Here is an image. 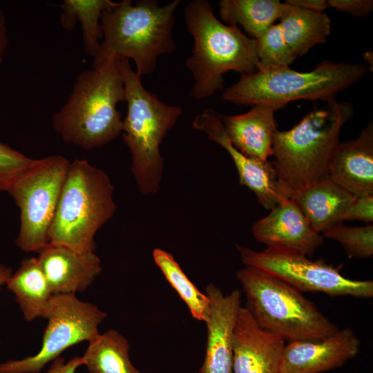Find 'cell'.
<instances>
[{
	"instance_id": "7c38bea8",
	"label": "cell",
	"mask_w": 373,
	"mask_h": 373,
	"mask_svg": "<svg viewBox=\"0 0 373 373\" xmlns=\"http://www.w3.org/2000/svg\"><path fill=\"white\" fill-rule=\"evenodd\" d=\"M218 112L208 108L198 114L192 123L194 128L204 132L207 138L219 144L230 155L237 169L240 184L256 195L258 203L271 210L289 198L282 187L272 162H262L239 151L229 140Z\"/></svg>"
},
{
	"instance_id": "44dd1931",
	"label": "cell",
	"mask_w": 373,
	"mask_h": 373,
	"mask_svg": "<svg viewBox=\"0 0 373 373\" xmlns=\"http://www.w3.org/2000/svg\"><path fill=\"white\" fill-rule=\"evenodd\" d=\"M27 321L42 317L53 295L37 257L23 258L6 284Z\"/></svg>"
},
{
	"instance_id": "5bb4252c",
	"label": "cell",
	"mask_w": 373,
	"mask_h": 373,
	"mask_svg": "<svg viewBox=\"0 0 373 373\" xmlns=\"http://www.w3.org/2000/svg\"><path fill=\"white\" fill-rule=\"evenodd\" d=\"M210 313L205 322L207 345L200 373H233V334L240 304L238 289L224 295L210 283L205 288Z\"/></svg>"
},
{
	"instance_id": "5b68a950",
	"label": "cell",
	"mask_w": 373,
	"mask_h": 373,
	"mask_svg": "<svg viewBox=\"0 0 373 373\" xmlns=\"http://www.w3.org/2000/svg\"><path fill=\"white\" fill-rule=\"evenodd\" d=\"M125 89L127 111L123 119L122 138L131 155V172L144 195L159 191L164 171L160 146L167 132L182 113L180 106L162 102L146 90L142 77L128 59L116 61Z\"/></svg>"
},
{
	"instance_id": "7402d4cb",
	"label": "cell",
	"mask_w": 373,
	"mask_h": 373,
	"mask_svg": "<svg viewBox=\"0 0 373 373\" xmlns=\"http://www.w3.org/2000/svg\"><path fill=\"white\" fill-rule=\"evenodd\" d=\"M280 26L284 38L296 57L323 44L330 35L331 21L325 12H316L285 2Z\"/></svg>"
},
{
	"instance_id": "f1b7e54d",
	"label": "cell",
	"mask_w": 373,
	"mask_h": 373,
	"mask_svg": "<svg viewBox=\"0 0 373 373\" xmlns=\"http://www.w3.org/2000/svg\"><path fill=\"white\" fill-rule=\"evenodd\" d=\"M37 159L29 157L0 142V191H8L15 181L30 169Z\"/></svg>"
},
{
	"instance_id": "4fadbf2b",
	"label": "cell",
	"mask_w": 373,
	"mask_h": 373,
	"mask_svg": "<svg viewBox=\"0 0 373 373\" xmlns=\"http://www.w3.org/2000/svg\"><path fill=\"white\" fill-rule=\"evenodd\" d=\"M360 344L348 327L323 339L289 342L283 349L278 373H321L338 368L358 354Z\"/></svg>"
},
{
	"instance_id": "8fae6325",
	"label": "cell",
	"mask_w": 373,
	"mask_h": 373,
	"mask_svg": "<svg viewBox=\"0 0 373 373\" xmlns=\"http://www.w3.org/2000/svg\"><path fill=\"white\" fill-rule=\"evenodd\" d=\"M107 313L75 294H53L43 318L48 320L40 350L22 359L0 364V373H39L66 349L89 342L99 334L98 327Z\"/></svg>"
},
{
	"instance_id": "1f68e13d",
	"label": "cell",
	"mask_w": 373,
	"mask_h": 373,
	"mask_svg": "<svg viewBox=\"0 0 373 373\" xmlns=\"http://www.w3.org/2000/svg\"><path fill=\"white\" fill-rule=\"evenodd\" d=\"M82 365V357L75 356L66 362L64 358L59 356L52 361L47 373H75Z\"/></svg>"
},
{
	"instance_id": "ffe728a7",
	"label": "cell",
	"mask_w": 373,
	"mask_h": 373,
	"mask_svg": "<svg viewBox=\"0 0 373 373\" xmlns=\"http://www.w3.org/2000/svg\"><path fill=\"white\" fill-rule=\"evenodd\" d=\"M289 198L296 204L312 227L323 234L343 222L345 212L356 197L327 177L294 192Z\"/></svg>"
},
{
	"instance_id": "cb8c5ba5",
	"label": "cell",
	"mask_w": 373,
	"mask_h": 373,
	"mask_svg": "<svg viewBox=\"0 0 373 373\" xmlns=\"http://www.w3.org/2000/svg\"><path fill=\"white\" fill-rule=\"evenodd\" d=\"M130 345L117 330L99 334L88 342L82 356L89 373H142L129 358Z\"/></svg>"
},
{
	"instance_id": "30bf717a",
	"label": "cell",
	"mask_w": 373,
	"mask_h": 373,
	"mask_svg": "<svg viewBox=\"0 0 373 373\" xmlns=\"http://www.w3.org/2000/svg\"><path fill=\"white\" fill-rule=\"evenodd\" d=\"M245 267L271 275L300 292H321L331 296H350L359 298L373 296L372 280H352L345 277L338 268L323 258L312 260L292 250L267 247L261 251L236 245Z\"/></svg>"
},
{
	"instance_id": "e0dca14e",
	"label": "cell",
	"mask_w": 373,
	"mask_h": 373,
	"mask_svg": "<svg viewBox=\"0 0 373 373\" xmlns=\"http://www.w3.org/2000/svg\"><path fill=\"white\" fill-rule=\"evenodd\" d=\"M37 257L52 294L84 291L102 272L95 251H78L48 242Z\"/></svg>"
},
{
	"instance_id": "7a4b0ae2",
	"label": "cell",
	"mask_w": 373,
	"mask_h": 373,
	"mask_svg": "<svg viewBox=\"0 0 373 373\" xmlns=\"http://www.w3.org/2000/svg\"><path fill=\"white\" fill-rule=\"evenodd\" d=\"M187 32L193 39L191 55L185 61L194 80L190 95L195 99L211 97L224 86V74L258 71L256 39L237 26L227 25L214 15L206 0H193L184 10Z\"/></svg>"
},
{
	"instance_id": "3957f363",
	"label": "cell",
	"mask_w": 373,
	"mask_h": 373,
	"mask_svg": "<svg viewBox=\"0 0 373 373\" xmlns=\"http://www.w3.org/2000/svg\"><path fill=\"white\" fill-rule=\"evenodd\" d=\"M125 102L122 74L116 62L79 73L64 105L52 117L61 140L86 150L107 144L122 133L117 104Z\"/></svg>"
},
{
	"instance_id": "4dcf8cb0",
	"label": "cell",
	"mask_w": 373,
	"mask_h": 373,
	"mask_svg": "<svg viewBox=\"0 0 373 373\" xmlns=\"http://www.w3.org/2000/svg\"><path fill=\"white\" fill-rule=\"evenodd\" d=\"M329 8L358 17L367 15L373 9L372 0H327Z\"/></svg>"
},
{
	"instance_id": "ba28073f",
	"label": "cell",
	"mask_w": 373,
	"mask_h": 373,
	"mask_svg": "<svg viewBox=\"0 0 373 373\" xmlns=\"http://www.w3.org/2000/svg\"><path fill=\"white\" fill-rule=\"evenodd\" d=\"M236 276L256 323L285 341L323 339L338 329L302 292L283 280L249 267Z\"/></svg>"
},
{
	"instance_id": "52a82bcc",
	"label": "cell",
	"mask_w": 373,
	"mask_h": 373,
	"mask_svg": "<svg viewBox=\"0 0 373 373\" xmlns=\"http://www.w3.org/2000/svg\"><path fill=\"white\" fill-rule=\"evenodd\" d=\"M114 186L86 160L70 162L49 229L50 242L95 251V236L114 215Z\"/></svg>"
},
{
	"instance_id": "277c9868",
	"label": "cell",
	"mask_w": 373,
	"mask_h": 373,
	"mask_svg": "<svg viewBox=\"0 0 373 373\" xmlns=\"http://www.w3.org/2000/svg\"><path fill=\"white\" fill-rule=\"evenodd\" d=\"M353 115L351 104L334 99L308 113L292 128L276 132L272 164L289 198L327 177L341 129Z\"/></svg>"
},
{
	"instance_id": "9a60e30c",
	"label": "cell",
	"mask_w": 373,
	"mask_h": 373,
	"mask_svg": "<svg viewBox=\"0 0 373 373\" xmlns=\"http://www.w3.org/2000/svg\"><path fill=\"white\" fill-rule=\"evenodd\" d=\"M251 231L255 240L267 247L287 249L307 257L313 256L324 238L289 198L283 199L267 216L256 221Z\"/></svg>"
},
{
	"instance_id": "836d02e7",
	"label": "cell",
	"mask_w": 373,
	"mask_h": 373,
	"mask_svg": "<svg viewBox=\"0 0 373 373\" xmlns=\"http://www.w3.org/2000/svg\"><path fill=\"white\" fill-rule=\"evenodd\" d=\"M8 44V37L6 25V17L0 7V65L3 59Z\"/></svg>"
},
{
	"instance_id": "8992f818",
	"label": "cell",
	"mask_w": 373,
	"mask_h": 373,
	"mask_svg": "<svg viewBox=\"0 0 373 373\" xmlns=\"http://www.w3.org/2000/svg\"><path fill=\"white\" fill-rule=\"evenodd\" d=\"M363 64L325 61L309 72L289 66L258 70L241 75L239 80L224 90V101L238 105L266 104L278 109L296 100L335 99L336 95L363 78Z\"/></svg>"
},
{
	"instance_id": "83f0119b",
	"label": "cell",
	"mask_w": 373,
	"mask_h": 373,
	"mask_svg": "<svg viewBox=\"0 0 373 373\" xmlns=\"http://www.w3.org/2000/svg\"><path fill=\"white\" fill-rule=\"evenodd\" d=\"M322 236L338 242L350 258H369L373 255V225L350 227L338 224Z\"/></svg>"
},
{
	"instance_id": "e575fe53",
	"label": "cell",
	"mask_w": 373,
	"mask_h": 373,
	"mask_svg": "<svg viewBox=\"0 0 373 373\" xmlns=\"http://www.w3.org/2000/svg\"><path fill=\"white\" fill-rule=\"evenodd\" d=\"M12 273L10 267L0 263V289L3 285H6Z\"/></svg>"
},
{
	"instance_id": "6da1fadb",
	"label": "cell",
	"mask_w": 373,
	"mask_h": 373,
	"mask_svg": "<svg viewBox=\"0 0 373 373\" xmlns=\"http://www.w3.org/2000/svg\"><path fill=\"white\" fill-rule=\"evenodd\" d=\"M180 3L173 0L160 6L156 0L113 2L102 15L103 37L93 68L132 59L141 77L151 74L159 57L176 49L173 28Z\"/></svg>"
},
{
	"instance_id": "603a6c76",
	"label": "cell",
	"mask_w": 373,
	"mask_h": 373,
	"mask_svg": "<svg viewBox=\"0 0 373 373\" xmlns=\"http://www.w3.org/2000/svg\"><path fill=\"white\" fill-rule=\"evenodd\" d=\"M284 6L278 0H222L219 14L227 25H240L256 39L280 18Z\"/></svg>"
},
{
	"instance_id": "d4e9b609",
	"label": "cell",
	"mask_w": 373,
	"mask_h": 373,
	"mask_svg": "<svg viewBox=\"0 0 373 373\" xmlns=\"http://www.w3.org/2000/svg\"><path fill=\"white\" fill-rule=\"evenodd\" d=\"M111 0H64L61 5L60 23L66 30L74 29L77 21L82 24L84 50L93 57L103 37L101 18Z\"/></svg>"
},
{
	"instance_id": "d6a6232c",
	"label": "cell",
	"mask_w": 373,
	"mask_h": 373,
	"mask_svg": "<svg viewBox=\"0 0 373 373\" xmlns=\"http://www.w3.org/2000/svg\"><path fill=\"white\" fill-rule=\"evenodd\" d=\"M285 3L316 12H323L329 8L327 0H287Z\"/></svg>"
},
{
	"instance_id": "d6986e66",
	"label": "cell",
	"mask_w": 373,
	"mask_h": 373,
	"mask_svg": "<svg viewBox=\"0 0 373 373\" xmlns=\"http://www.w3.org/2000/svg\"><path fill=\"white\" fill-rule=\"evenodd\" d=\"M274 106L259 104L248 112L237 115L219 113L231 144L245 155L262 162L273 156L277 130Z\"/></svg>"
},
{
	"instance_id": "4316f807",
	"label": "cell",
	"mask_w": 373,
	"mask_h": 373,
	"mask_svg": "<svg viewBox=\"0 0 373 373\" xmlns=\"http://www.w3.org/2000/svg\"><path fill=\"white\" fill-rule=\"evenodd\" d=\"M258 70L289 66L297 58L286 42L280 23H274L256 39Z\"/></svg>"
},
{
	"instance_id": "2e32d148",
	"label": "cell",
	"mask_w": 373,
	"mask_h": 373,
	"mask_svg": "<svg viewBox=\"0 0 373 373\" xmlns=\"http://www.w3.org/2000/svg\"><path fill=\"white\" fill-rule=\"evenodd\" d=\"M285 345L283 339L259 327L241 307L233 334V373H278Z\"/></svg>"
},
{
	"instance_id": "9c48e42d",
	"label": "cell",
	"mask_w": 373,
	"mask_h": 373,
	"mask_svg": "<svg viewBox=\"0 0 373 373\" xmlns=\"http://www.w3.org/2000/svg\"><path fill=\"white\" fill-rule=\"evenodd\" d=\"M70 164L61 155L37 159L7 191L20 210L15 242L22 251L39 252L49 242V229Z\"/></svg>"
},
{
	"instance_id": "f546056e",
	"label": "cell",
	"mask_w": 373,
	"mask_h": 373,
	"mask_svg": "<svg viewBox=\"0 0 373 373\" xmlns=\"http://www.w3.org/2000/svg\"><path fill=\"white\" fill-rule=\"evenodd\" d=\"M373 221V194L358 197L345 212L343 221Z\"/></svg>"
},
{
	"instance_id": "ac0fdd59",
	"label": "cell",
	"mask_w": 373,
	"mask_h": 373,
	"mask_svg": "<svg viewBox=\"0 0 373 373\" xmlns=\"http://www.w3.org/2000/svg\"><path fill=\"white\" fill-rule=\"evenodd\" d=\"M327 178L353 195L373 194V124L352 140L339 142L331 159Z\"/></svg>"
},
{
	"instance_id": "484cf974",
	"label": "cell",
	"mask_w": 373,
	"mask_h": 373,
	"mask_svg": "<svg viewBox=\"0 0 373 373\" xmlns=\"http://www.w3.org/2000/svg\"><path fill=\"white\" fill-rule=\"evenodd\" d=\"M153 258L168 283L187 305L191 316L205 323L210 313V301L206 294L189 280L171 253L156 248Z\"/></svg>"
}]
</instances>
